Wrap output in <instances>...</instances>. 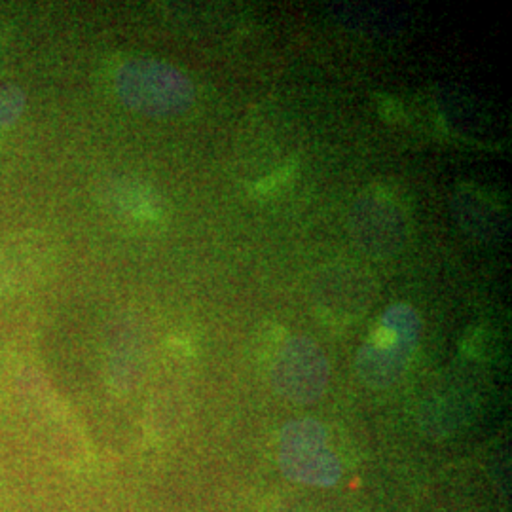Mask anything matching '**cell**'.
I'll return each mask as SVG.
<instances>
[{
	"instance_id": "1",
	"label": "cell",
	"mask_w": 512,
	"mask_h": 512,
	"mask_svg": "<svg viewBox=\"0 0 512 512\" xmlns=\"http://www.w3.org/2000/svg\"><path fill=\"white\" fill-rule=\"evenodd\" d=\"M21 95L18 92H0V124L10 122L21 109Z\"/></svg>"
}]
</instances>
